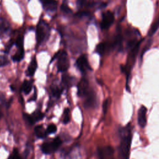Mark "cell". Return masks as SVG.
<instances>
[{"label": "cell", "instance_id": "obj_17", "mask_svg": "<svg viewBox=\"0 0 159 159\" xmlns=\"http://www.w3.org/2000/svg\"><path fill=\"white\" fill-rule=\"evenodd\" d=\"M22 89L23 92L25 94H28L30 93L32 89V83L31 81L25 80L22 85Z\"/></svg>", "mask_w": 159, "mask_h": 159}, {"label": "cell", "instance_id": "obj_20", "mask_svg": "<svg viewBox=\"0 0 159 159\" xmlns=\"http://www.w3.org/2000/svg\"><path fill=\"white\" fill-rule=\"evenodd\" d=\"M63 122L64 124H68L70 121V110L68 108H66L64 110L63 115Z\"/></svg>", "mask_w": 159, "mask_h": 159}, {"label": "cell", "instance_id": "obj_23", "mask_svg": "<svg viewBox=\"0 0 159 159\" xmlns=\"http://www.w3.org/2000/svg\"><path fill=\"white\" fill-rule=\"evenodd\" d=\"M22 36H19L16 40L15 44L17 48H24V40Z\"/></svg>", "mask_w": 159, "mask_h": 159}, {"label": "cell", "instance_id": "obj_24", "mask_svg": "<svg viewBox=\"0 0 159 159\" xmlns=\"http://www.w3.org/2000/svg\"><path fill=\"white\" fill-rule=\"evenodd\" d=\"M8 159H22L20 156L18 150L17 149H14L12 153V154L9 157Z\"/></svg>", "mask_w": 159, "mask_h": 159}, {"label": "cell", "instance_id": "obj_10", "mask_svg": "<svg viewBox=\"0 0 159 159\" xmlns=\"http://www.w3.org/2000/svg\"><path fill=\"white\" fill-rule=\"evenodd\" d=\"M138 123L141 127H145L147 123V109L145 106H142L138 112Z\"/></svg>", "mask_w": 159, "mask_h": 159}, {"label": "cell", "instance_id": "obj_2", "mask_svg": "<svg viewBox=\"0 0 159 159\" xmlns=\"http://www.w3.org/2000/svg\"><path fill=\"white\" fill-rule=\"evenodd\" d=\"M49 31V27L48 24L43 20H41L37 25L36 29V41L37 44L40 45L45 40L47 34Z\"/></svg>", "mask_w": 159, "mask_h": 159}, {"label": "cell", "instance_id": "obj_3", "mask_svg": "<svg viewBox=\"0 0 159 159\" xmlns=\"http://www.w3.org/2000/svg\"><path fill=\"white\" fill-rule=\"evenodd\" d=\"M58 70L61 72H65L70 66V61L66 52L64 50L58 52Z\"/></svg>", "mask_w": 159, "mask_h": 159}, {"label": "cell", "instance_id": "obj_21", "mask_svg": "<svg viewBox=\"0 0 159 159\" xmlns=\"http://www.w3.org/2000/svg\"><path fill=\"white\" fill-rule=\"evenodd\" d=\"M61 92H62V90L58 87L55 86L52 88V93L53 96H54L56 98H59L61 94Z\"/></svg>", "mask_w": 159, "mask_h": 159}, {"label": "cell", "instance_id": "obj_4", "mask_svg": "<svg viewBox=\"0 0 159 159\" xmlns=\"http://www.w3.org/2000/svg\"><path fill=\"white\" fill-rule=\"evenodd\" d=\"M61 143V140L59 137H56L50 142H44L41 145L42 151L45 154L52 153L58 148Z\"/></svg>", "mask_w": 159, "mask_h": 159}, {"label": "cell", "instance_id": "obj_16", "mask_svg": "<svg viewBox=\"0 0 159 159\" xmlns=\"http://www.w3.org/2000/svg\"><path fill=\"white\" fill-rule=\"evenodd\" d=\"M17 52L12 57V60L14 61H20L23 59L24 56V48H17Z\"/></svg>", "mask_w": 159, "mask_h": 159}, {"label": "cell", "instance_id": "obj_28", "mask_svg": "<svg viewBox=\"0 0 159 159\" xmlns=\"http://www.w3.org/2000/svg\"><path fill=\"white\" fill-rule=\"evenodd\" d=\"M6 62V59L3 58V57H1L0 56V65H3L4 63H5Z\"/></svg>", "mask_w": 159, "mask_h": 159}, {"label": "cell", "instance_id": "obj_25", "mask_svg": "<svg viewBox=\"0 0 159 159\" xmlns=\"http://www.w3.org/2000/svg\"><path fill=\"white\" fill-rule=\"evenodd\" d=\"M57 127L55 124H51L50 125H48V126L47 127V133L50 134H53L57 131Z\"/></svg>", "mask_w": 159, "mask_h": 159}, {"label": "cell", "instance_id": "obj_22", "mask_svg": "<svg viewBox=\"0 0 159 159\" xmlns=\"http://www.w3.org/2000/svg\"><path fill=\"white\" fill-rule=\"evenodd\" d=\"M61 11L64 12L65 14H70L71 13V9L69 7V6H68L67 3L63 2L61 5Z\"/></svg>", "mask_w": 159, "mask_h": 159}, {"label": "cell", "instance_id": "obj_19", "mask_svg": "<svg viewBox=\"0 0 159 159\" xmlns=\"http://www.w3.org/2000/svg\"><path fill=\"white\" fill-rule=\"evenodd\" d=\"M159 27V17L155 21V22L152 25L149 31H148V35L152 36L153 35V34L154 33H155V32L157 30L158 28Z\"/></svg>", "mask_w": 159, "mask_h": 159}, {"label": "cell", "instance_id": "obj_26", "mask_svg": "<svg viewBox=\"0 0 159 159\" xmlns=\"http://www.w3.org/2000/svg\"><path fill=\"white\" fill-rule=\"evenodd\" d=\"M86 2V0H76V5L79 8L83 7Z\"/></svg>", "mask_w": 159, "mask_h": 159}, {"label": "cell", "instance_id": "obj_1", "mask_svg": "<svg viewBox=\"0 0 159 159\" xmlns=\"http://www.w3.org/2000/svg\"><path fill=\"white\" fill-rule=\"evenodd\" d=\"M131 141L132 134L130 129H127L126 132L123 133L120 140L119 147V156L120 159H129Z\"/></svg>", "mask_w": 159, "mask_h": 159}, {"label": "cell", "instance_id": "obj_9", "mask_svg": "<svg viewBox=\"0 0 159 159\" xmlns=\"http://www.w3.org/2000/svg\"><path fill=\"white\" fill-rule=\"evenodd\" d=\"M44 114L39 111H35L32 114H24V117L26 121L30 124H33L35 122L39 121L43 118Z\"/></svg>", "mask_w": 159, "mask_h": 159}, {"label": "cell", "instance_id": "obj_11", "mask_svg": "<svg viewBox=\"0 0 159 159\" xmlns=\"http://www.w3.org/2000/svg\"><path fill=\"white\" fill-rule=\"evenodd\" d=\"M43 8L50 12L55 11L57 7L58 2L56 0H40Z\"/></svg>", "mask_w": 159, "mask_h": 159}, {"label": "cell", "instance_id": "obj_14", "mask_svg": "<svg viewBox=\"0 0 159 159\" xmlns=\"http://www.w3.org/2000/svg\"><path fill=\"white\" fill-rule=\"evenodd\" d=\"M109 45L106 42H101L97 45L96 47V52L100 55H102L105 53L108 49Z\"/></svg>", "mask_w": 159, "mask_h": 159}, {"label": "cell", "instance_id": "obj_18", "mask_svg": "<svg viewBox=\"0 0 159 159\" xmlns=\"http://www.w3.org/2000/svg\"><path fill=\"white\" fill-rule=\"evenodd\" d=\"M9 28V25L8 22L5 20L1 19H0V35H2V34H4L6 33Z\"/></svg>", "mask_w": 159, "mask_h": 159}, {"label": "cell", "instance_id": "obj_6", "mask_svg": "<svg viewBox=\"0 0 159 159\" xmlns=\"http://www.w3.org/2000/svg\"><path fill=\"white\" fill-rule=\"evenodd\" d=\"M78 68L81 72H86L88 70H91V66L89 64L88 58L85 55H81L80 56L76 61Z\"/></svg>", "mask_w": 159, "mask_h": 159}, {"label": "cell", "instance_id": "obj_13", "mask_svg": "<svg viewBox=\"0 0 159 159\" xmlns=\"http://www.w3.org/2000/svg\"><path fill=\"white\" fill-rule=\"evenodd\" d=\"M37 63L35 60V58H34L31 60V61L27 68V75L29 76H33L37 70Z\"/></svg>", "mask_w": 159, "mask_h": 159}, {"label": "cell", "instance_id": "obj_30", "mask_svg": "<svg viewBox=\"0 0 159 159\" xmlns=\"http://www.w3.org/2000/svg\"><path fill=\"white\" fill-rule=\"evenodd\" d=\"M1 116H2V113H1V110H0V118L1 117Z\"/></svg>", "mask_w": 159, "mask_h": 159}, {"label": "cell", "instance_id": "obj_7", "mask_svg": "<svg viewBox=\"0 0 159 159\" xmlns=\"http://www.w3.org/2000/svg\"><path fill=\"white\" fill-rule=\"evenodd\" d=\"M100 159H114V150L110 146H106L98 149Z\"/></svg>", "mask_w": 159, "mask_h": 159}, {"label": "cell", "instance_id": "obj_8", "mask_svg": "<svg viewBox=\"0 0 159 159\" xmlns=\"http://www.w3.org/2000/svg\"><path fill=\"white\" fill-rule=\"evenodd\" d=\"M89 90L88 80L85 78H82L78 84V95L80 97L86 96Z\"/></svg>", "mask_w": 159, "mask_h": 159}, {"label": "cell", "instance_id": "obj_27", "mask_svg": "<svg viewBox=\"0 0 159 159\" xmlns=\"http://www.w3.org/2000/svg\"><path fill=\"white\" fill-rule=\"evenodd\" d=\"M88 14V12L86 11H79L76 14V16L78 17H83L84 16H87Z\"/></svg>", "mask_w": 159, "mask_h": 159}, {"label": "cell", "instance_id": "obj_15", "mask_svg": "<svg viewBox=\"0 0 159 159\" xmlns=\"http://www.w3.org/2000/svg\"><path fill=\"white\" fill-rule=\"evenodd\" d=\"M35 133L37 137L43 139L47 134V130L44 129L42 125H38L35 127Z\"/></svg>", "mask_w": 159, "mask_h": 159}, {"label": "cell", "instance_id": "obj_12", "mask_svg": "<svg viewBox=\"0 0 159 159\" xmlns=\"http://www.w3.org/2000/svg\"><path fill=\"white\" fill-rule=\"evenodd\" d=\"M86 96V99L85 101V104H84L85 106L86 107L93 106L96 102V96L94 91L92 89H90Z\"/></svg>", "mask_w": 159, "mask_h": 159}, {"label": "cell", "instance_id": "obj_5", "mask_svg": "<svg viewBox=\"0 0 159 159\" xmlns=\"http://www.w3.org/2000/svg\"><path fill=\"white\" fill-rule=\"evenodd\" d=\"M114 21V15L109 11H107L102 14V20L100 24L101 28L103 30L107 29L111 27Z\"/></svg>", "mask_w": 159, "mask_h": 159}, {"label": "cell", "instance_id": "obj_29", "mask_svg": "<svg viewBox=\"0 0 159 159\" xmlns=\"http://www.w3.org/2000/svg\"><path fill=\"white\" fill-rule=\"evenodd\" d=\"M107 106V101H106L104 102V104H103V111H104V113L106 112Z\"/></svg>", "mask_w": 159, "mask_h": 159}]
</instances>
